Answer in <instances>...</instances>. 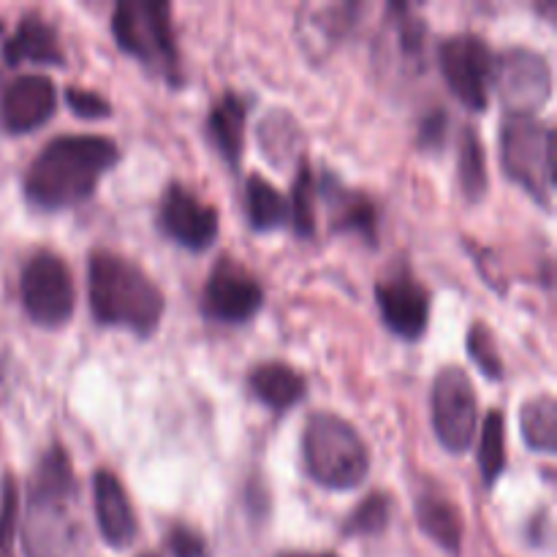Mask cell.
<instances>
[{
    "instance_id": "obj_1",
    "label": "cell",
    "mask_w": 557,
    "mask_h": 557,
    "mask_svg": "<svg viewBox=\"0 0 557 557\" xmlns=\"http://www.w3.org/2000/svg\"><path fill=\"white\" fill-rule=\"evenodd\" d=\"M25 557H87V531L79 515V484L60 441H54L27 484V509L22 525Z\"/></svg>"
},
{
    "instance_id": "obj_2",
    "label": "cell",
    "mask_w": 557,
    "mask_h": 557,
    "mask_svg": "<svg viewBox=\"0 0 557 557\" xmlns=\"http://www.w3.org/2000/svg\"><path fill=\"white\" fill-rule=\"evenodd\" d=\"M120 161L107 136L65 134L41 147L25 174V196L41 210H65L92 196L103 174Z\"/></svg>"
},
{
    "instance_id": "obj_3",
    "label": "cell",
    "mask_w": 557,
    "mask_h": 557,
    "mask_svg": "<svg viewBox=\"0 0 557 557\" xmlns=\"http://www.w3.org/2000/svg\"><path fill=\"white\" fill-rule=\"evenodd\" d=\"M87 292L98 324L152 335L163 319L166 299L150 275L114 250L96 248L87 261Z\"/></svg>"
},
{
    "instance_id": "obj_4",
    "label": "cell",
    "mask_w": 557,
    "mask_h": 557,
    "mask_svg": "<svg viewBox=\"0 0 557 557\" xmlns=\"http://www.w3.org/2000/svg\"><path fill=\"white\" fill-rule=\"evenodd\" d=\"M305 471L326 490H354L370 471V451L351 422L330 411L313 413L302 433Z\"/></svg>"
},
{
    "instance_id": "obj_5",
    "label": "cell",
    "mask_w": 557,
    "mask_h": 557,
    "mask_svg": "<svg viewBox=\"0 0 557 557\" xmlns=\"http://www.w3.org/2000/svg\"><path fill=\"white\" fill-rule=\"evenodd\" d=\"M500 163L544 210H553L555 134L536 114H506L500 125Z\"/></svg>"
},
{
    "instance_id": "obj_6",
    "label": "cell",
    "mask_w": 557,
    "mask_h": 557,
    "mask_svg": "<svg viewBox=\"0 0 557 557\" xmlns=\"http://www.w3.org/2000/svg\"><path fill=\"white\" fill-rule=\"evenodd\" d=\"M114 41L123 52L145 63L163 79L180 85V54L174 41L172 9L166 3H145V0H123L112 14Z\"/></svg>"
},
{
    "instance_id": "obj_7",
    "label": "cell",
    "mask_w": 557,
    "mask_h": 557,
    "mask_svg": "<svg viewBox=\"0 0 557 557\" xmlns=\"http://www.w3.org/2000/svg\"><path fill=\"white\" fill-rule=\"evenodd\" d=\"M22 305L27 315L41 326H63L74 315L76 288L74 275L63 256L38 250L22 270Z\"/></svg>"
},
{
    "instance_id": "obj_8",
    "label": "cell",
    "mask_w": 557,
    "mask_h": 557,
    "mask_svg": "<svg viewBox=\"0 0 557 557\" xmlns=\"http://www.w3.org/2000/svg\"><path fill=\"white\" fill-rule=\"evenodd\" d=\"M476 389L462 368H441L433 381V428L444 449L466 455L476 438Z\"/></svg>"
},
{
    "instance_id": "obj_9",
    "label": "cell",
    "mask_w": 557,
    "mask_h": 557,
    "mask_svg": "<svg viewBox=\"0 0 557 557\" xmlns=\"http://www.w3.org/2000/svg\"><path fill=\"white\" fill-rule=\"evenodd\" d=\"M438 65L451 92L473 112H484L493 87L495 58L490 44L476 33H455L438 47Z\"/></svg>"
},
{
    "instance_id": "obj_10",
    "label": "cell",
    "mask_w": 557,
    "mask_h": 557,
    "mask_svg": "<svg viewBox=\"0 0 557 557\" xmlns=\"http://www.w3.org/2000/svg\"><path fill=\"white\" fill-rule=\"evenodd\" d=\"M493 87L509 114H536L553 96V69L544 54L533 49H506L493 69Z\"/></svg>"
},
{
    "instance_id": "obj_11",
    "label": "cell",
    "mask_w": 557,
    "mask_h": 557,
    "mask_svg": "<svg viewBox=\"0 0 557 557\" xmlns=\"http://www.w3.org/2000/svg\"><path fill=\"white\" fill-rule=\"evenodd\" d=\"M264 302L261 283L237 259H218L201 294V310L218 324H245Z\"/></svg>"
},
{
    "instance_id": "obj_12",
    "label": "cell",
    "mask_w": 557,
    "mask_h": 557,
    "mask_svg": "<svg viewBox=\"0 0 557 557\" xmlns=\"http://www.w3.org/2000/svg\"><path fill=\"white\" fill-rule=\"evenodd\" d=\"M375 302H379L381 319L395 335L419 341L428 330L430 294L408 267H400L375 283Z\"/></svg>"
},
{
    "instance_id": "obj_13",
    "label": "cell",
    "mask_w": 557,
    "mask_h": 557,
    "mask_svg": "<svg viewBox=\"0 0 557 557\" xmlns=\"http://www.w3.org/2000/svg\"><path fill=\"white\" fill-rule=\"evenodd\" d=\"M158 223H161L163 234H169L174 243L188 250L210 248L221 228L215 207L201 201L194 190L180 183H172L163 190Z\"/></svg>"
},
{
    "instance_id": "obj_14",
    "label": "cell",
    "mask_w": 557,
    "mask_h": 557,
    "mask_svg": "<svg viewBox=\"0 0 557 557\" xmlns=\"http://www.w3.org/2000/svg\"><path fill=\"white\" fill-rule=\"evenodd\" d=\"M58 107V87L44 74H22L0 92V123L9 134H30Z\"/></svg>"
},
{
    "instance_id": "obj_15",
    "label": "cell",
    "mask_w": 557,
    "mask_h": 557,
    "mask_svg": "<svg viewBox=\"0 0 557 557\" xmlns=\"http://www.w3.org/2000/svg\"><path fill=\"white\" fill-rule=\"evenodd\" d=\"M315 185H319V196H324L326 210H330L332 232L359 234L370 245H375V239H379V207H375V201L362 190L346 188L332 172L321 174Z\"/></svg>"
},
{
    "instance_id": "obj_16",
    "label": "cell",
    "mask_w": 557,
    "mask_h": 557,
    "mask_svg": "<svg viewBox=\"0 0 557 557\" xmlns=\"http://www.w3.org/2000/svg\"><path fill=\"white\" fill-rule=\"evenodd\" d=\"M92 504H96L98 531L107 539L109 547H131L139 536V522H136V511L117 473L107 471V468L96 471V476H92Z\"/></svg>"
},
{
    "instance_id": "obj_17",
    "label": "cell",
    "mask_w": 557,
    "mask_h": 557,
    "mask_svg": "<svg viewBox=\"0 0 557 557\" xmlns=\"http://www.w3.org/2000/svg\"><path fill=\"white\" fill-rule=\"evenodd\" d=\"M3 60L9 65H65L58 27L44 20L41 14H25L16 25L14 36L3 44Z\"/></svg>"
},
{
    "instance_id": "obj_18",
    "label": "cell",
    "mask_w": 557,
    "mask_h": 557,
    "mask_svg": "<svg viewBox=\"0 0 557 557\" xmlns=\"http://www.w3.org/2000/svg\"><path fill=\"white\" fill-rule=\"evenodd\" d=\"M248 384L256 400L275 413H283L292 406H297L305 397V392H308L305 375L286 362L256 364L248 375Z\"/></svg>"
},
{
    "instance_id": "obj_19",
    "label": "cell",
    "mask_w": 557,
    "mask_h": 557,
    "mask_svg": "<svg viewBox=\"0 0 557 557\" xmlns=\"http://www.w3.org/2000/svg\"><path fill=\"white\" fill-rule=\"evenodd\" d=\"M245 123H248V101L239 92L228 90L212 103L207 114V128H210L212 145L218 147L226 163L239 166L245 152Z\"/></svg>"
},
{
    "instance_id": "obj_20",
    "label": "cell",
    "mask_w": 557,
    "mask_h": 557,
    "mask_svg": "<svg viewBox=\"0 0 557 557\" xmlns=\"http://www.w3.org/2000/svg\"><path fill=\"white\" fill-rule=\"evenodd\" d=\"M417 522L422 533H428L441 549L451 555L460 553L466 525H462L460 509L449 495L438 493V490H422L417 495Z\"/></svg>"
},
{
    "instance_id": "obj_21",
    "label": "cell",
    "mask_w": 557,
    "mask_h": 557,
    "mask_svg": "<svg viewBox=\"0 0 557 557\" xmlns=\"http://www.w3.org/2000/svg\"><path fill=\"white\" fill-rule=\"evenodd\" d=\"M245 207H248V221L256 232H272L292 223L288 199L261 174H250L245 183Z\"/></svg>"
},
{
    "instance_id": "obj_22",
    "label": "cell",
    "mask_w": 557,
    "mask_h": 557,
    "mask_svg": "<svg viewBox=\"0 0 557 557\" xmlns=\"http://www.w3.org/2000/svg\"><path fill=\"white\" fill-rule=\"evenodd\" d=\"M259 141L264 156L270 158L275 166H286L288 158H305L302 156V134H299L297 120L283 109L267 114L259 125Z\"/></svg>"
},
{
    "instance_id": "obj_23",
    "label": "cell",
    "mask_w": 557,
    "mask_h": 557,
    "mask_svg": "<svg viewBox=\"0 0 557 557\" xmlns=\"http://www.w3.org/2000/svg\"><path fill=\"white\" fill-rule=\"evenodd\" d=\"M520 430L522 438L531 449L542 455H555L557 451V403L553 395L531 397L520 408Z\"/></svg>"
},
{
    "instance_id": "obj_24",
    "label": "cell",
    "mask_w": 557,
    "mask_h": 557,
    "mask_svg": "<svg viewBox=\"0 0 557 557\" xmlns=\"http://www.w3.org/2000/svg\"><path fill=\"white\" fill-rule=\"evenodd\" d=\"M457 169H460V185L471 201H482L487 196V156H484L482 136L473 125H466L460 134V156H457Z\"/></svg>"
},
{
    "instance_id": "obj_25",
    "label": "cell",
    "mask_w": 557,
    "mask_h": 557,
    "mask_svg": "<svg viewBox=\"0 0 557 557\" xmlns=\"http://www.w3.org/2000/svg\"><path fill=\"white\" fill-rule=\"evenodd\" d=\"M315 180L319 177L310 169L308 158H302L297 166V177H294L292 201H288L292 226L302 239H310L315 234V201H319V185H315Z\"/></svg>"
},
{
    "instance_id": "obj_26",
    "label": "cell",
    "mask_w": 557,
    "mask_h": 557,
    "mask_svg": "<svg viewBox=\"0 0 557 557\" xmlns=\"http://www.w3.org/2000/svg\"><path fill=\"white\" fill-rule=\"evenodd\" d=\"M479 468L487 487H493L506 468V422L504 411H490L482 424V438H479Z\"/></svg>"
},
{
    "instance_id": "obj_27",
    "label": "cell",
    "mask_w": 557,
    "mask_h": 557,
    "mask_svg": "<svg viewBox=\"0 0 557 557\" xmlns=\"http://www.w3.org/2000/svg\"><path fill=\"white\" fill-rule=\"evenodd\" d=\"M392 515V498L384 493H373L348 515L343 533L346 536H375L389 525Z\"/></svg>"
},
{
    "instance_id": "obj_28",
    "label": "cell",
    "mask_w": 557,
    "mask_h": 557,
    "mask_svg": "<svg viewBox=\"0 0 557 557\" xmlns=\"http://www.w3.org/2000/svg\"><path fill=\"white\" fill-rule=\"evenodd\" d=\"M468 357L473 359L479 370H482L487 379L500 381L504 379V359H500L498 343L495 335L490 332V326L484 321H473L471 330H468Z\"/></svg>"
},
{
    "instance_id": "obj_29",
    "label": "cell",
    "mask_w": 557,
    "mask_h": 557,
    "mask_svg": "<svg viewBox=\"0 0 557 557\" xmlns=\"http://www.w3.org/2000/svg\"><path fill=\"white\" fill-rule=\"evenodd\" d=\"M20 531V490L11 473L3 476L0 487V557H16L14 542Z\"/></svg>"
},
{
    "instance_id": "obj_30",
    "label": "cell",
    "mask_w": 557,
    "mask_h": 557,
    "mask_svg": "<svg viewBox=\"0 0 557 557\" xmlns=\"http://www.w3.org/2000/svg\"><path fill=\"white\" fill-rule=\"evenodd\" d=\"M65 101H69L71 112L79 114L85 120H98V117H109L112 114V103L101 96V92L85 90V87H74L71 85L65 90Z\"/></svg>"
},
{
    "instance_id": "obj_31",
    "label": "cell",
    "mask_w": 557,
    "mask_h": 557,
    "mask_svg": "<svg viewBox=\"0 0 557 557\" xmlns=\"http://www.w3.org/2000/svg\"><path fill=\"white\" fill-rule=\"evenodd\" d=\"M169 549L174 557H207V544L194 528L188 525H174L166 539Z\"/></svg>"
},
{
    "instance_id": "obj_32",
    "label": "cell",
    "mask_w": 557,
    "mask_h": 557,
    "mask_svg": "<svg viewBox=\"0 0 557 557\" xmlns=\"http://www.w3.org/2000/svg\"><path fill=\"white\" fill-rule=\"evenodd\" d=\"M446 128H449V117L446 112L435 109V112H428L419 123V145L428 147V150H438L446 141Z\"/></svg>"
},
{
    "instance_id": "obj_33",
    "label": "cell",
    "mask_w": 557,
    "mask_h": 557,
    "mask_svg": "<svg viewBox=\"0 0 557 557\" xmlns=\"http://www.w3.org/2000/svg\"><path fill=\"white\" fill-rule=\"evenodd\" d=\"M281 557H335V555H310V553H292V555H281Z\"/></svg>"
},
{
    "instance_id": "obj_34",
    "label": "cell",
    "mask_w": 557,
    "mask_h": 557,
    "mask_svg": "<svg viewBox=\"0 0 557 557\" xmlns=\"http://www.w3.org/2000/svg\"><path fill=\"white\" fill-rule=\"evenodd\" d=\"M145 557H156V555H145Z\"/></svg>"
},
{
    "instance_id": "obj_35",
    "label": "cell",
    "mask_w": 557,
    "mask_h": 557,
    "mask_svg": "<svg viewBox=\"0 0 557 557\" xmlns=\"http://www.w3.org/2000/svg\"><path fill=\"white\" fill-rule=\"evenodd\" d=\"M0 30H3V25H0Z\"/></svg>"
}]
</instances>
